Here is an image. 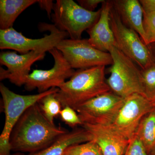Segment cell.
<instances>
[{
	"instance_id": "1",
	"label": "cell",
	"mask_w": 155,
	"mask_h": 155,
	"mask_svg": "<svg viewBox=\"0 0 155 155\" xmlns=\"http://www.w3.org/2000/svg\"><path fill=\"white\" fill-rule=\"evenodd\" d=\"M68 132L51 123L37 103L24 112L15 125L10 138L11 150L35 153L49 147Z\"/></svg>"
},
{
	"instance_id": "2",
	"label": "cell",
	"mask_w": 155,
	"mask_h": 155,
	"mask_svg": "<svg viewBox=\"0 0 155 155\" xmlns=\"http://www.w3.org/2000/svg\"><path fill=\"white\" fill-rule=\"evenodd\" d=\"M105 75V66L77 69L56 93L62 107L68 106L75 110L95 97L111 91Z\"/></svg>"
},
{
	"instance_id": "3",
	"label": "cell",
	"mask_w": 155,
	"mask_h": 155,
	"mask_svg": "<svg viewBox=\"0 0 155 155\" xmlns=\"http://www.w3.org/2000/svg\"><path fill=\"white\" fill-rule=\"evenodd\" d=\"M109 53L113 64L108 69L107 82L111 91L124 99L134 94L144 96L141 70L117 47H112Z\"/></svg>"
},
{
	"instance_id": "4",
	"label": "cell",
	"mask_w": 155,
	"mask_h": 155,
	"mask_svg": "<svg viewBox=\"0 0 155 155\" xmlns=\"http://www.w3.org/2000/svg\"><path fill=\"white\" fill-rule=\"evenodd\" d=\"M59 90V88H52L44 92L25 95L15 93L3 83H1L0 92L2 99L5 120L0 136V155L11 154V133L24 112L31 106L38 103L45 96Z\"/></svg>"
},
{
	"instance_id": "5",
	"label": "cell",
	"mask_w": 155,
	"mask_h": 155,
	"mask_svg": "<svg viewBox=\"0 0 155 155\" xmlns=\"http://www.w3.org/2000/svg\"><path fill=\"white\" fill-rule=\"evenodd\" d=\"M53 11L54 25L74 40L81 39L84 31L96 23L101 14V8L92 12L87 11L72 0H57Z\"/></svg>"
},
{
	"instance_id": "6",
	"label": "cell",
	"mask_w": 155,
	"mask_h": 155,
	"mask_svg": "<svg viewBox=\"0 0 155 155\" xmlns=\"http://www.w3.org/2000/svg\"><path fill=\"white\" fill-rule=\"evenodd\" d=\"M40 27L51 33L42 38L31 39L24 36L13 27L5 30L0 29V49L14 50L21 54L32 51L45 53L56 48L60 42L69 36L54 25L43 23Z\"/></svg>"
},
{
	"instance_id": "7",
	"label": "cell",
	"mask_w": 155,
	"mask_h": 155,
	"mask_svg": "<svg viewBox=\"0 0 155 155\" xmlns=\"http://www.w3.org/2000/svg\"><path fill=\"white\" fill-rule=\"evenodd\" d=\"M110 22L117 47L121 51L141 69L152 64L154 61L148 46L135 31L123 23L113 4L110 12Z\"/></svg>"
},
{
	"instance_id": "8",
	"label": "cell",
	"mask_w": 155,
	"mask_h": 155,
	"mask_svg": "<svg viewBox=\"0 0 155 155\" xmlns=\"http://www.w3.org/2000/svg\"><path fill=\"white\" fill-rule=\"evenodd\" d=\"M56 48L62 53L73 69L106 67L113 64L110 54L94 47L88 39H65L60 42Z\"/></svg>"
},
{
	"instance_id": "9",
	"label": "cell",
	"mask_w": 155,
	"mask_h": 155,
	"mask_svg": "<svg viewBox=\"0 0 155 155\" xmlns=\"http://www.w3.org/2000/svg\"><path fill=\"white\" fill-rule=\"evenodd\" d=\"M125 99L110 91L100 95L76 108L83 124L110 125L114 122Z\"/></svg>"
},
{
	"instance_id": "10",
	"label": "cell",
	"mask_w": 155,
	"mask_h": 155,
	"mask_svg": "<svg viewBox=\"0 0 155 155\" xmlns=\"http://www.w3.org/2000/svg\"><path fill=\"white\" fill-rule=\"evenodd\" d=\"M49 52L54 58V66L48 70H33L25 80L24 86L26 90L31 91L37 89L40 93L52 88H59L75 72L58 49L54 48Z\"/></svg>"
},
{
	"instance_id": "11",
	"label": "cell",
	"mask_w": 155,
	"mask_h": 155,
	"mask_svg": "<svg viewBox=\"0 0 155 155\" xmlns=\"http://www.w3.org/2000/svg\"><path fill=\"white\" fill-rule=\"evenodd\" d=\"M150 100L143 95L134 94L125 99L111 127L128 140L134 134L142 118L153 110Z\"/></svg>"
},
{
	"instance_id": "12",
	"label": "cell",
	"mask_w": 155,
	"mask_h": 155,
	"mask_svg": "<svg viewBox=\"0 0 155 155\" xmlns=\"http://www.w3.org/2000/svg\"><path fill=\"white\" fill-rule=\"evenodd\" d=\"M45 56V53L34 51L21 54L11 51L2 52L0 54V63L7 69L0 68L1 81L8 79L17 86L24 85L31 66L37 61L43 60Z\"/></svg>"
},
{
	"instance_id": "13",
	"label": "cell",
	"mask_w": 155,
	"mask_h": 155,
	"mask_svg": "<svg viewBox=\"0 0 155 155\" xmlns=\"http://www.w3.org/2000/svg\"><path fill=\"white\" fill-rule=\"evenodd\" d=\"M81 126L91 134L103 155H124L129 140L110 125L84 124Z\"/></svg>"
},
{
	"instance_id": "14",
	"label": "cell",
	"mask_w": 155,
	"mask_h": 155,
	"mask_svg": "<svg viewBox=\"0 0 155 155\" xmlns=\"http://www.w3.org/2000/svg\"><path fill=\"white\" fill-rule=\"evenodd\" d=\"M111 1H105L102 4L101 14L96 23L87 31L89 35L88 41L97 49L109 53L113 46L117 47L110 22Z\"/></svg>"
},
{
	"instance_id": "15",
	"label": "cell",
	"mask_w": 155,
	"mask_h": 155,
	"mask_svg": "<svg viewBox=\"0 0 155 155\" xmlns=\"http://www.w3.org/2000/svg\"><path fill=\"white\" fill-rule=\"evenodd\" d=\"M112 2L123 23L135 31L145 43L146 34L143 26V12L139 1L114 0Z\"/></svg>"
},
{
	"instance_id": "16",
	"label": "cell",
	"mask_w": 155,
	"mask_h": 155,
	"mask_svg": "<svg viewBox=\"0 0 155 155\" xmlns=\"http://www.w3.org/2000/svg\"><path fill=\"white\" fill-rule=\"evenodd\" d=\"M93 140L91 134L82 127L75 128L62 135L49 147L28 155H62L68 147Z\"/></svg>"
},
{
	"instance_id": "17",
	"label": "cell",
	"mask_w": 155,
	"mask_h": 155,
	"mask_svg": "<svg viewBox=\"0 0 155 155\" xmlns=\"http://www.w3.org/2000/svg\"><path fill=\"white\" fill-rule=\"evenodd\" d=\"M37 2L36 0H1L0 29L5 30L13 27L19 15Z\"/></svg>"
},
{
	"instance_id": "18",
	"label": "cell",
	"mask_w": 155,
	"mask_h": 155,
	"mask_svg": "<svg viewBox=\"0 0 155 155\" xmlns=\"http://www.w3.org/2000/svg\"><path fill=\"white\" fill-rule=\"evenodd\" d=\"M135 134L142 142L149 154L155 147V108L142 118Z\"/></svg>"
},
{
	"instance_id": "19",
	"label": "cell",
	"mask_w": 155,
	"mask_h": 155,
	"mask_svg": "<svg viewBox=\"0 0 155 155\" xmlns=\"http://www.w3.org/2000/svg\"><path fill=\"white\" fill-rule=\"evenodd\" d=\"M58 92L52 93L45 96L38 102L44 115L53 124L55 118L60 116L63 109L61 102L56 97V93Z\"/></svg>"
},
{
	"instance_id": "20",
	"label": "cell",
	"mask_w": 155,
	"mask_h": 155,
	"mask_svg": "<svg viewBox=\"0 0 155 155\" xmlns=\"http://www.w3.org/2000/svg\"><path fill=\"white\" fill-rule=\"evenodd\" d=\"M141 72L144 96L151 101L155 96V61Z\"/></svg>"
},
{
	"instance_id": "21",
	"label": "cell",
	"mask_w": 155,
	"mask_h": 155,
	"mask_svg": "<svg viewBox=\"0 0 155 155\" xmlns=\"http://www.w3.org/2000/svg\"><path fill=\"white\" fill-rule=\"evenodd\" d=\"M62 155H103L99 146L94 140L72 145L64 150Z\"/></svg>"
},
{
	"instance_id": "22",
	"label": "cell",
	"mask_w": 155,
	"mask_h": 155,
	"mask_svg": "<svg viewBox=\"0 0 155 155\" xmlns=\"http://www.w3.org/2000/svg\"><path fill=\"white\" fill-rule=\"evenodd\" d=\"M59 116L65 124L72 128H75L78 125H83V123L77 112L73 108L68 106L62 109Z\"/></svg>"
},
{
	"instance_id": "23",
	"label": "cell",
	"mask_w": 155,
	"mask_h": 155,
	"mask_svg": "<svg viewBox=\"0 0 155 155\" xmlns=\"http://www.w3.org/2000/svg\"><path fill=\"white\" fill-rule=\"evenodd\" d=\"M143 26L146 34L145 44L155 43V13L143 14Z\"/></svg>"
},
{
	"instance_id": "24",
	"label": "cell",
	"mask_w": 155,
	"mask_h": 155,
	"mask_svg": "<svg viewBox=\"0 0 155 155\" xmlns=\"http://www.w3.org/2000/svg\"><path fill=\"white\" fill-rule=\"evenodd\" d=\"M129 140L124 155H149L144 144L137 135L134 134Z\"/></svg>"
},
{
	"instance_id": "25",
	"label": "cell",
	"mask_w": 155,
	"mask_h": 155,
	"mask_svg": "<svg viewBox=\"0 0 155 155\" xmlns=\"http://www.w3.org/2000/svg\"><path fill=\"white\" fill-rule=\"evenodd\" d=\"M105 0H78V5L87 11H94L100 4H102Z\"/></svg>"
},
{
	"instance_id": "26",
	"label": "cell",
	"mask_w": 155,
	"mask_h": 155,
	"mask_svg": "<svg viewBox=\"0 0 155 155\" xmlns=\"http://www.w3.org/2000/svg\"><path fill=\"white\" fill-rule=\"evenodd\" d=\"M143 14L155 13V0H140Z\"/></svg>"
},
{
	"instance_id": "27",
	"label": "cell",
	"mask_w": 155,
	"mask_h": 155,
	"mask_svg": "<svg viewBox=\"0 0 155 155\" xmlns=\"http://www.w3.org/2000/svg\"><path fill=\"white\" fill-rule=\"evenodd\" d=\"M37 3H38L41 8L46 11L48 16L51 18V14L52 11L54 10V5L53 1L51 0H40L38 1Z\"/></svg>"
},
{
	"instance_id": "28",
	"label": "cell",
	"mask_w": 155,
	"mask_h": 155,
	"mask_svg": "<svg viewBox=\"0 0 155 155\" xmlns=\"http://www.w3.org/2000/svg\"><path fill=\"white\" fill-rule=\"evenodd\" d=\"M150 48V50L151 52L152 55L153 59L154 61H155V43H154L148 45Z\"/></svg>"
},
{
	"instance_id": "29",
	"label": "cell",
	"mask_w": 155,
	"mask_h": 155,
	"mask_svg": "<svg viewBox=\"0 0 155 155\" xmlns=\"http://www.w3.org/2000/svg\"><path fill=\"white\" fill-rule=\"evenodd\" d=\"M149 155H155V147L151 151L149 154Z\"/></svg>"
},
{
	"instance_id": "30",
	"label": "cell",
	"mask_w": 155,
	"mask_h": 155,
	"mask_svg": "<svg viewBox=\"0 0 155 155\" xmlns=\"http://www.w3.org/2000/svg\"><path fill=\"white\" fill-rule=\"evenodd\" d=\"M7 155H25L24 154L20 152H17V153H15L13 154H9Z\"/></svg>"
},
{
	"instance_id": "31",
	"label": "cell",
	"mask_w": 155,
	"mask_h": 155,
	"mask_svg": "<svg viewBox=\"0 0 155 155\" xmlns=\"http://www.w3.org/2000/svg\"><path fill=\"white\" fill-rule=\"evenodd\" d=\"M151 101L152 102L154 107L155 108V96L151 100Z\"/></svg>"
}]
</instances>
